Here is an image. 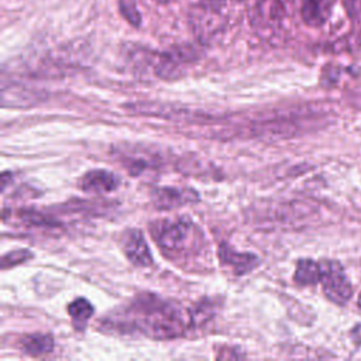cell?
I'll use <instances>...</instances> for the list:
<instances>
[{"instance_id": "cell-7", "label": "cell", "mask_w": 361, "mask_h": 361, "mask_svg": "<svg viewBox=\"0 0 361 361\" xmlns=\"http://www.w3.org/2000/svg\"><path fill=\"white\" fill-rule=\"evenodd\" d=\"M219 258L223 265L230 267L237 275H244L258 265V257L251 252H237L228 244H220Z\"/></svg>"}, {"instance_id": "cell-14", "label": "cell", "mask_w": 361, "mask_h": 361, "mask_svg": "<svg viewBox=\"0 0 361 361\" xmlns=\"http://www.w3.org/2000/svg\"><path fill=\"white\" fill-rule=\"evenodd\" d=\"M32 257V252L28 251V250H16V251H11L8 254H6L3 258H1V269H7V268H11V267H16L21 262H25L28 261L30 258Z\"/></svg>"}, {"instance_id": "cell-13", "label": "cell", "mask_w": 361, "mask_h": 361, "mask_svg": "<svg viewBox=\"0 0 361 361\" xmlns=\"http://www.w3.org/2000/svg\"><path fill=\"white\" fill-rule=\"evenodd\" d=\"M212 316H213V303L209 302L207 299H203L199 303H196L193 309L189 312L190 324H195V326L206 323Z\"/></svg>"}, {"instance_id": "cell-16", "label": "cell", "mask_w": 361, "mask_h": 361, "mask_svg": "<svg viewBox=\"0 0 361 361\" xmlns=\"http://www.w3.org/2000/svg\"><path fill=\"white\" fill-rule=\"evenodd\" d=\"M21 217L31 224H42V226H49V224H55V221L41 213H37L34 210H28V212H23Z\"/></svg>"}, {"instance_id": "cell-5", "label": "cell", "mask_w": 361, "mask_h": 361, "mask_svg": "<svg viewBox=\"0 0 361 361\" xmlns=\"http://www.w3.org/2000/svg\"><path fill=\"white\" fill-rule=\"evenodd\" d=\"M123 250L131 264L137 267H148L152 264V255L140 230H128L123 235Z\"/></svg>"}, {"instance_id": "cell-6", "label": "cell", "mask_w": 361, "mask_h": 361, "mask_svg": "<svg viewBox=\"0 0 361 361\" xmlns=\"http://www.w3.org/2000/svg\"><path fill=\"white\" fill-rule=\"evenodd\" d=\"M118 178L106 169H92L80 179V189L90 193H107L117 189Z\"/></svg>"}, {"instance_id": "cell-12", "label": "cell", "mask_w": 361, "mask_h": 361, "mask_svg": "<svg viewBox=\"0 0 361 361\" xmlns=\"http://www.w3.org/2000/svg\"><path fill=\"white\" fill-rule=\"evenodd\" d=\"M68 312H69L76 329H83L86 322L93 314V306L85 298H78L68 305Z\"/></svg>"}, {"instance_id": "cell-11", "label": "cell", "mask_w": 361, "mask_h": 361, "mask_svg": "<svg viewBox=\"0 0 361 361\" xmlns=\"http://www.w3.org/2000/svg\"><path fill=\"white\" fill-rule=\"evenodd\" d=\"M295 281L300 285H314L320 282V264L309 258L299 259L295 271Z\"/></svg>"}, {"instance_id": "cell-8", "label": "cell", "mask_w": 361, "mask_h": 361, "mask_svg": "<svg viewBox=\"0 0 361 361\" xmlns=\"http://www.w3.org/2000/svg\"><path fill=\"white\" fill-rule=\"evenodd\" d=\"M330 13V0H303L302 18L306 24L322 25Z\"/></svg>"}, {"instance_id": "cell-3", "label": "cell", "mask_w": 361, "mask_h": 361, "mask_svg": "<svg viewBox=\"0 0 361 361\" xmlns=\"http://www.w3.org/2000/svg\"><path fill=\"white\" fill-rule=\"evenodd\" d=\"M192 231V221L188 217L165 219L154 227V238L164 250L175 251L183 247Z\"/></svg>"}, {"instance_id": "cell-17", "label": "cell", "mask_w": 361, "mask_h": 361, "mask_svg": "<svg viewBox=\"0 0 361 361\" xmlns=\"http://www.w3.org/2000/svg\"><path fill=\"white\" fill-rule=\"evenodd\" d=\"M227 0H200L202 8H204L207 13H219L224 6Z\"/></svg>"}, {"instance_id": "cell-4", "label": "cell", "mask_w": 361, "mask_h": 361, "mask_svg": "<svg viewBox=\"0 0 361 361\" xmlns=\"http://www.w3.org/2000/svg\"><path fill=\"white\" fill-rule=\"evenodd\" d=\"M152 203L159 210H171L180 207L188 203H193L199 200L197 193L193 189L186 188H172V186H164L157 188L151 193Z\"/></svg>"}, {"instance_id": "cell-1", "label": "cell", "mask_w": 361, "mask_h": 361, "mask_svg": "<svg viewBox=\"0 0 361 361\" xmlns=\"http://www.w3.org/2000/svg\"><path fill=\"white\" fill-rule=\"evenodd\" d=\"M116 326L140 331L151 338H176L190 324L189 314L176 305L144 293L133 300Z\"/></svg>"}, {"instance_id": "cell-10", "label": "cell", "mask_w": 361, "mask_h": 361, "mask_svg": "<svg viewBox=\"0 0 361 361\" xmlns=\"http://www.w3.org/2000/svg\"><path fill=\"white\" fill-rule=\"evenodd\" d=\"M257 18L261 25L278 21L283 14V0H257Z\"/></svg>"}, {"instance_id": "cell-20", "label": "cell", "mask_w": 361, "mask_h": 361, "mask_svg": "<svg viewBox=\"0 0 361 361\" xmlns=\"http://www.w3.org/2000/svg\"><path fill=\"white\" fill-rule=\"evenodd\" d=\"M358 306L361 307V293H360V296H358Z\"/></svg>"}, {"instance_id": "cell-19", "label": "cell", "mask_w": 361, "mask_h": 361, "mask_svg": "<svg viewBox=\"0 0 361 361\" xmlns=\"http://www.w3.org/2000/svg\"><path fill=\"white\" fill-rule=\"evenodd\" d=\"M155 1H158V3H161V4H166V3H171V1H173V0H155Z\"/></svg>"}, {"instance_id": "cell-9", "label": "cell", "mask_w": 361, "mask_h": 361, "mask_svg": "<svg viewBox=\"0 0 361 361\" xmlns=\"http://www.w3.org/2000/svg\"><path fill=\"white\" fill-rule=\"evenodd\" d=\"M21 347L24 353L37 357L51 353L54 348V340L49 334H30L21 340Z\"/></svg>"}, {"instance_id": "cell-15", "label": "cell", "mask_w": 361, "mask_h": 361, "mask_svg": "<svg viewBox=\"0 0 361 361\" xmlns=\"http://www.w3.org/2000/svg\"><path fill=\"white\" fill-rule=\"evenodd\" d=\"M120 10L126 20L133 25H140L141 16L137 8L135 0H120Z\"/></svg>"}, {"instance_id": "cell-2", "label": "cell", "mask_w": 361, "mask_h": 361, "mask_svg": "<svg viewBox=\"0 0 361 361\" xmlns=\"http://www.w3.org/2000/svg\"><path fill=\"white\" fill-rule=\"evenodd\" d=\"M320 283L324 295L337 305H345L353 296L351 283L337 261L324 259L320 262Z\"/></svg>"}, {"instance_id": "cell-18", "label": "cell", "mask_w": 361, "mask_h": 361, "mask_svg": "<svg viewBox=\"0 0 361 361\" xmlns=\"http://www.w3.org/2000/svg\"><path fill=\"white\" fill-rule=\"evenodd\" d=\"M351 338L354 340V343L360 344L361 345V323L360 324H355L351 330Z\"/></svg>"}]
</instances>
